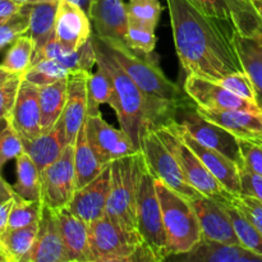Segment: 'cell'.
Returning a JSON list of instances; mask_svg holds the SVG:
<instances>
[{
  "instance_id": "46",
  "label": "cell",
  "mask_w": 262,
  "mask_h": 262,
  "mask_svg": "<svg viewBox=\"0 0 262 262\" xmlns=\"http://www.w3.org/2000/svg\"><path fill=\"white\" fill-rule=\"evenodd\" d=\"M238 142L245 161V168L262 177V143L246 140H238Z\"/></svg>"
},
{
  "instance_id": "13",
  "label": "cell",
  "mask_w": 262,
  "mask_h": 262,
  "mask_svg": "<svg viewBox=\"0 0 262 262\" xmlns=\"http://www.w3.org/2000/svg\"><path fill=\"white\" fill-rule=\"evenodd\" d=\"M183 89L196 106L211 110H243L262 113L255 101L245 99L223 87L217 82L202 77L187 74Z\"/></svg>"
},
{
  "instance_id": "3",
  "label": "cell",
  "mask_w": 262,
  "mask_h": 262,
  "mask_svg": "<svg viewBox=\"0 0 262 262\" xmlns=\"http://www.w3.org/2000/svg\"><path fill=\"white\" fill-rule=\"evenodd\" d=\"M136 215L142 245L137 250L135 261H165L169 257L168 238L160 200L155 187V177L141 150L136 154Z\"/></svg>"
},
{
  "instance_id": "31",
  "label": "cell",
  "mask_w": 262,
  "mask_h": 262,
  "mask_svg": "<svg viewBox=\"0 0 262 262\" xmlns=\"http://www.w3.org/2000/svg\"><path fill=\"white\" fill-rule=\"evenodd\" d=\"M17 182L13 186L15 193L30 201H41V174L35 161L27 152L17 159Z\"/></svg>"
},
{
  "instance_id": "20",
  "label": "cell",
  "mask_w": 262,
  "mask_h": 262,
  "mask_svg": "<svg viewBox=\"0 0 262 262\" xmlns=\"http://www.w3.org/2000/svg\"><path fill=\"white\" fill-rule=\"evenodd\" d=\"M191 202L199 217L202 237L217 242L239 245L229 215L225 211L222 202L215 201L204 194L191 200Z\"/></svg>"
},
{
  "instance_id": "15",
  "label": "cell",
  "mask_w": 262,
  "mask_h": 262,
  "mask_svg": "<svg viewBox=\"0 0 262 262\" xmlns=\"http://www.w3.org/2000/svg\"><path fill=\"white\" fill-rule=\"evenodd\" d=\"M110 186H112V169L109 164L94 181L82 188L76 189L73 199L68 205V209L81 217L84 223L91 225L92 223L97 222L106 215Z\"/></svg>"
},
{
  "instance_id": "2",
  "label": "cell",
  "mask_w": 262,
  "mask_h": 262,
  "mask_svg": "<svg viewBox=\"0 0 262 262\" xmlns=\"http://www.w3.org/2000/svg\"><path fill=\"white\" fill-rule=\"evenodd\" d=\"M106 45L142 91L147 105L148 127L168 124L184 107L196 106L184 89L165 76L155 53H140L120 42H106Z\"/></svg>"
},
{
  "instance_id": "25",
  "label": "cell",
  "mask_w": 262,
  "mask_h": 262,
  "mask_svg": "<svg viewBox=\"0 0 262 262\" xmlns=\"http://www.w3.org/2000/svg\"><path fill=\"white\" fill-rule=\"evenodd\" d=\"M23 146L26 152L35 161L40 174L42 173L46 166L58 160L68 146L63 118L60 117L53 128L41 132L35 140L23 141Z\"/></svg>"
},
{
  "instance_id": "48",
  "label": "cell",
  "mask_w": 262,
  "mask_h": 262,
  "mask_svg": "<svg viewBox=\"0 0 262 262\" xmlns=\"http://www.w3.org/2000/svg\"><path fill=\"white\" fill-rule=\"evenodd\" d=\"M239 176L242 194L252 196L262 202V177L246 168L239 169Z\"/></svg>"
},
{
  "instance_id": "6",
  "label": "cell",
  "mask_w": 262,
  "mask_h": 262,
  "mask_svg": "<svg viewBox=\"0 0 262 262\" xmlns=\"http://www.w3.org/2000/svg\"><path fill=\"white\" fill-rule=\"evenodd\" d=\"M136 154L117 159L110 164L112 186L106 216L124 233L129 242L140 248L142 242L138 234L136 215Z\"/></svg>"
},
{
  "instance_id": "51",
  "label": "cell",
  "mask_w": 262,
  "mask_h": 262,
  "mask_svg": "<svg viewBox=\"0 0 262 262\" xmlns=\"http://www.w3.org/2000/svg\"><path fill=\"white\" fill-rule=\"evenodd\" d=\"M17 74L18 73H13V72L8 71L4 67L0 66V86H2L3 83H5L7 81H9V79L13 78L14 76H17Z\"/></svg>"
},
{
  "instance_id": "17",
  "label": "cell",
  "mask_w": 262,
  "mask_h": 262,
  "mask_svg": "<svg viewBox=\"0 0 262 262\" xmlns=\"http://www.w3.org/2000/svg\"><path fill=\"white\" fill-rule=\"evenodd\" d=\"M89 17L97 37L106 42L125 43L129 18L124 0H92Z\"/></svg>"
},
{
  "instance_id": "35",
  "label": "cell",
  "mask_w": 262,
  "mask_h": 262,
  "mask_svg": "<svg viewBox=\"0 0 262 262\" xmlns=\"http://www.w3.org/2000/svg\"><path fill=\"white\" fill-rule=\"evenodd\" d=\"M33 51H35V43L31 36L27 33L20 35L10 43V48L8 49L0 66L13 73L25 74L32 66Z\"/></svg>"
},
{
  "instance_id": "37",
  "label": "cell",
  "mask_w": 262,
  "mask_h": 262,
  "mask_svg": "<svg viewBox=\"0 0 262 262\" xmlns=\"http://www.w3.org/2000/svg\"><path fill=\"white\" fill-rule=\"evenodd\" d=\"M69 71L55 59H41L37 63L32 64L28 71L23 74V78L30 81L36 86H46L53 82L59 81L69 76Z\"/></svg>"
},
{
  "instance_id": "29",
  "label": "cell",
  "mask_w": 262,
  "mask_h": 262,
  "mask_svg": "<svg viewBox=\"0 0 262 262\" xmlns=\"http://www.w3.org/2000/svg\"><path fill=\"white\" fill-rule=\"evenodd\" d=\"M68 95V77L40 87L41 128L49 130L60 119Z\"/></svg>"
},
{
  "instance_id": "1",
  "label": "cell",
  "mask_w": 262,
  "mask_h": 262,
  "mask_svg": "<svg viewBox=\"0 0 262 262\" xmlns=\"http://www.w3.org/2000/svg\"><path fill=\"white\" fill-rule=\"evenodd\" d=\"M177 55L187 74L217 82L245 72L234 42L235 27L189 0H166Z\"/></svg>"
},
{
  "instance_id": "43",
  "label": "cell",
  "mask_w": 262,
  "mask_h": 262,
  "mask_svg": "<svg viewBox=\"0 0 262 262\" xmlns=\"http://www.w3.org/2000/svg\"><path fill=\"white\" fill-rule=\"evenodd\" d=\"M217 83L222 84L223 87L228 89L229 91L245 97V99H248L251 100V101L256 102L255 90H253L252 82H251L250 77L247 76L246 72H237V73L228 74L224 78L217 81ZM256 104H257V102H256Z\"/></svg>"
},
{
  "instance_id": "10",
  "label": "cell",
  "mask_w": 262,
  "mask_h": 262,
  "mask_svg": "<svg viewBox=\"0 0 262 262\" xmlns=\"http://www.w3.org/2000/svg\"><path fill=\"white\" fill-rule=\"evenodd\" d=\"M182 113V127L206 147L219 151L220 154L234 161L238 168H245L239 142L234 135L225 128L205 119L197 113L196 106L184 107Z\"/></svg>"
},
{
  "instance_id": "26",
  "label": "cell",
  "mask_w": 262,
  "mask_h": 262,
  "mask_svg": "<svg viewBox=\"0 0 262 262\" xmlns=\"http://www.w3.org/2000/svg\"><path fill=\"white\" fill-rule=\"evenodd\" d=\"M55 59L60 61L69 71V73H78V72H92V68L97 64L96 51H95L92 36L83 46L76 51L64 50L63 46L59 43L56 38L49 41L37 56L32 60V64L37 63L41 59Z\"/></svg>"
},
{
  "instance_id": "14",
  "label": "cell",
  "mask_w": 262,
  "mask_h": 262,
  "mask_svg": "<svg viewBox=\"0 0 262 262\" xmlns=\"http://www.w3.org/2000/svg\"><path fill=\"white\" fill-rule=\"evenodd\" d=\"M89 14L71 0H59L55 18V38L64 50L76 51L92 36Z\"/></svg>"
},
{
  "instance_id": "5",
  "label": "cell",
  "mask_w": 262,
  "mask_h": 262,
  "mask_svg": "<svg viewBox=\"0 0 262 262\" xmlns=\"http://www.w3.org/2000/svg\"><path fill=\"white\" fill-rule=\"evenodd\" d=\"M155 187L163 211L169 257L183 255L191 251L202 237L193 205L191 200L173 191L156 178Z\"/></svg>"
},
{
  "instance_id": "7",
  "label": "cell",
  "mask_w": 262,
  "mask_h": 262,
  "mask_svg": "<svg viewBox=\"0 0 262 262\" xmlns=\"http://www.w3.org/2000/svg\"><path fill=\"white\" fill-rule=\"evenodd\" d=\"M164 145L171 151L174 158L178 161L187 182L193 186L197 191L204 196L210 197L222 204L232 202L234 194L230 193L214 176L205 166L201 159L187 146V143L182 140L178 130L174 128L171 122L168 124L159 125L154 128Z\"/></svg>"
},
{
  "instance_id": "36",
  "label": "cell",
  "mask_w": 262,
  "mask_h": 262,
  "mask_svg": "<svg viewBox=\"0 0 262 262\" xmlns=\"http://www.w3.org/2000/svg\"><path fill=\"white\" fill-rule=\"evenodd\" d=\"M197 8L211 17L228 20L234 26L235 20L251 7V0H189Z\"/></svg>"
},
{
  "instance_id": "19",
  "label": "cell",
  "mask_w": 262,
  "mask_h": 262,
  "mask_svg": "<svg viewBox=\"0 0 262 262\" xmlns=\"http://www.w3.org/2000/svg\"><path fill=\"white\" fill-rule=\"evenodd\" d=\"M8 122L13 125L22 141H32L41 135L40 87L23 78L18 90L14 107Z\"/></svg>"
},
{
  "instance_id": "47",
  "label": "cell",
  "mask_w": 262,
  "mask_h": 262,
  "mask_svg": "<svg viewBox=\"0 0 262 262\" xmlns=\"http://www.w3.org/2000/svg\"><path fill=\"white\" fill-rule=\"evenodd\" d=\"M15 201V192L13 186L0 177V237L7 230L8 219Z\"/></svg>"
},
{
  "instance_id": "12",
  "label": "cell",
  "mask_w": 262,
  "mask_h": 262,
  "mask_svg": "<svg viewBox=\"0 0 262 262\" xmlns=\"http://www.w3.org/2000/svg\"><path fill=\"white\" fill-rule=\"evenodd\" d=\"M84 127L90 145L104 165L138 152L127 133L122 128L117 129L110 125L101 113L87 115Z\"/></svg>"
},
{
  "instance_id": "16",
  "label": "cell",
  "mask_w": 262,
  "mask_h": 262,
  "mask_svg": "<svg viewBox=\"0 0 262 262\" xmlns=\"http://www.w3.org/2000/svg\"><path fill=\"white\" fill-rule=\"evenodd\" d=\"M171 124L174 125L178 133L181 135L182 140L187 143L189 148L201 159L202 163L205 164L210 173L234 196H241L242 194V188H241V176L239 168L237 164L225 155L220 154L219 151L212 150V148L206 147L199 141L194 140L179 122L176 119L171 120Z\"/></svg>"
},
{
  "instance_id": "50",
  "label": "cell",
  "mask_w": 262,
  "mask_h": 262,
  "mask_svg": "<svg viewBox=\"0 0 262 262\" xmlns=\"http://www.w3.org/2000/svg\"><path fill=\"white\" fill-rule=\"evenodd\" d=\"M23 5L14 0H0V19L12 17L17 12H19Z\"/></svg>"
},
{
  "instance_id": "54",
  "label": "cell",
  "mask_w": 262,
  "mask_h": 262,
  "mask_svg": "<svg viewBox=\"0 0 262 262\" xmlns=\"http://www.w3.org/2000/svg\"><path fill=\"white\" fill-rule=\"evenodd\" d=\"M252 2V4L255 5L256 10H257L258 15H260L261 20H262V0H251Z\"/></svg>"
},
{
  "instance_id": "21",
  "label": "cell",
  "mask_w": 262,
  "mask_h": 262,
  "mask_svg": "<svg viewBox=\"0 0 262 262\" xmlns=\"http://www.w3.org/2000/svg\"><path fill=\"white\" fill-rule=\"evenodd\" d=\"M168 260L184 262H262V256L241 245L217 242L201 237L188 252L173 256Z\"/></svg>"
},
{
  "instance_id": "8",
  "label": "cell",
  "mask_w": 262,
  "mask_h": 262,
  "mask_svg": "<svg viewBox=\"0 0 262 262\" xmlns=\"http://www.w3.org/2000/svg\"><path fill=\"white\" fill-rule=\"evenodd\" d=\"M142 151L147 166L156 179L165 183L169 188L178 192L188 200L201 196L193 186L187 182L178 161L171 151L164 145L152 127H147L141 140Z\"/></svg>"
},
{
  "instance_id": "27",
  "label": "cell",
  "mask_w": 262,
  "mask_h": 262,
  "mask_svg": "<svg viewBox=\"0 0 262 262\" xmlns=\"http://www.w3.org/2000/svg\"><path fill=\"white\" fill-rule=\"evenodd\" d=\"M58 2H42L30 5V28L27 33L35 43L33 59L40 54L43 46L55 38V18Z\"/></svg>"
},
{
  "instance_id": "38",
  "label": "cell",
  "mask_w": 262,
  "mask_h": 262,
  "mask_svg": "<svg viewBox=\"0 0 262 262\" xmlns=\"http://www.w3.org/2000/svg\"><path fill=\"white\" fill-rule=\"evenodd\" d=\"M125 7L129 22L142 25L150 30H156L163 12V7L159 0H127Z\"/></svg>"
},
{
  "instance_id": "23",
  "label": "cell",
  "mask_w": 262,
  "mask_h": 262,
  "mask_svg": "<svg viewBox=\"0 0 262 262\" xmlns=\"http://www.w3.org/2000/svg\"><path fill=\"white\" fill-rule=\"evenodd\" d=\"M90 72H78L68 76V95L61 118L64 120L68 145H74L79 129L87 118V79Z\"/></svg>"
},
{
  "instance_id": "56",
  "label": "cell",
  "mask_w": 262,
  "mask_h": 262,
  "mask_svg": "<svg viewBox=\"0 0 262 262\" xmlns=\"http://www.w3.org/2000/svg\"><path fill=\"white\" fill-rule=\"evenodd\" d=\"M0 20H3V19H0Z\"/></svg>"
},
{
  "instance_id": "44",
  "label": "cell",
  "mask_w": 262,
  "mask_h": 262,
  "mask_svg": "<svg viewBox=\"0 0 262 262\" xmlns=\"http://www.w3.org/2000/svg\"><path fill=\"white\" fill-rule=\"evenodd\" d=\"M23 74H17L0 86V122L7 120L14 107Z\"/></svg>"
},
{
  "instance_id": "45",
  "label": "cell",
  "mask_w": 262,
  "mask_h": 262,
  "mask_svg": "<svg viewBox=\"0 0 262 262\" xmlns=\"http://www.w3.org/2000/svg\"><path fill=\"white\" fill-rule=\"evenodd\" d=\"M232 204L262 233V202L252 196H235Z\"/></svg>"
},
{
  "instance_id": "30",
  "label": "cell",
  "mask_w": 262,
  "mask_h": 262,
  "mask_svg": "<svg viewBox=\"0 0 262 262\" xmlns=\"http://www.w3.org/2000/svg\"><path fill=\"white\" fill-rule=\"evenodd\" d=\"M234 42L245 72L252 82L256 102L262 110V49L253 38L235 30Z\"/></svg>"
},
{
  "instance_id": "11",
  "label": "cell",
  "mask_w": 262,
  "mask_h": 262,
  "mask_svg": "<svg viewBox=\"0 0 262 262\" xmlns=\"http://www.w3.org/2000/svg\"><path fill=\"white\" fill-rule=\"evenodd\" d=\"M92 262H133L138 247L105 215L89 225Z\"/></svg>"
},
{
  "instance_id": "32",
  "label": "cell",
  "mask_w": 262,
  "mask_h": 262,
  "mask_svg": "<svg viewBox=\"0 0 262 262\" xmlns=\"http://www.w3.org/2000/svg\"><path fill=\"white\" fill-rule=\"evenodd\" d=\"M38 223L17 229H7L0 237L9 262H22L32 250L37 235Z\"/></svg>"
},
{
  "instance_id": "33",
  "label": "cell",
  "mask_w": 262,
  "mask_h": 262,
  "mask_svg": "<svg viewBox=\"0 0 262 262\" xmlns=\"http://www.w3.org/2000/svg\"><path fill=\"white\" fill-rule=\"evenodd\" d=\"M96 72H90L89 79H87V115L99 114L100 105H110L113 100V89L112 79L104 68L96 64Z\"/></svg>"
},
{
  "instance_id": "42",
  "label": "cell",
  "mask_w": 262,
  "mask_h": 262,
  "mask_svg": "<svg viewBox=\"0 0 262 262\" xmlns=\"http://www.w3.org/2000/svg\"><path fill=\"white\" fill-rule=\"evenodd\" d=\"M22 152H25L22 138L13 125L5 120V127L0 129V168L9 160L17 159Z\"/></svg>"
},
{
  "instance_id": "9",
  "label": "cell",
  "mask_w": 262,
  "mask_h": 262,
  "mask_svg": "<svg viewBox=\"0 0 262 262\" xmlns=\"http://www.w3.org/2000/svg\"><path fill=\"white\" fill-rule=\"evenodd\" d=\"M76 189L74 145H68L58 160L41 173V201L53 210L68 207Z\"/></svg>"
},
{
  "instance_id": "22",
  "label": "cell",
  "mask_w": 262,
  "mask_h": 262,
  "mask_svg": "<svg viewBox=\"0 0 262 262\" xmlns=\"http://www.w3.org/2000/svg\"><path fill=\"white\" fill-rule=\"evenodd\" d=\"M196 110L205 119L229 130L238 140L262 143V113L243 110H211L200 106H196Z\"/></svg>"
},
{
  "instance_id": "4",
  "label": "cell",
  "mask_w": 262,
  "mask_h": 262,
  "mask_svg": "<svg viewBox=\"0 0 262 262\" xmlns=\"http://www.w3.org/2000/svg\"><path fill=\"white\" fill-rule=\"evenodd\" d=\"M92 41L96 51L97 64L109 74L114 89L110 106L117 114L119 127L127 133L133 145L140 151L143 132L148 127L145 96L135 81L118 63L106 42L95 33H92Z\"/></svg>"
},
{
  "instance_id": "28",
  "label": "cell",
  "mask_w": 262,
  "mask_h": 262,
  "mask_svg": "<svg viewBox=\"0 0 262 262\" xmlns=\"http://www.w3.org/2000/svg\"><path fill=\"white\" fill-rule=\"evenodd\" d=\"M109 165V164H107ZM104 164L99 160L94 148L87 138L86 127H82L74 142V168H76L77 189L82 188L94 181L105 169Z\"/></svg>"
},
{
  "instance_id": "18",
  "label": "cell",
  "mask_w": 262,
  "mask_h": 262,
  "mask_svg": "<svg viewBox=\"0 0 262 262\" xmlns=\"http://www.w3.org/2000/svg\"><path fill=\"white\" fill-rule=\"evenodd\" d=\"M22 262H71L55 210L42 206L35 245Z\"/></svg>"
},
{
  "instance_id": "34",
  "label": "cell",
  "mask_w": 262,
  "mask_h": 262,
  "mask_svg": "<svg viewBox=\"0 0 262 262\" xmlns=\"http://www.w3.org/2000/svg\"><path fill=\"white\" fill-rule=\"evenodd\" d=\"M232 222L239 245L262 256V233L232 202L223 204Z\"/></svg>"
},
{
  "instance_id": "24",
  "label": "cell",
  "mask_w": 262,
  "mask_h": 262,
  "mask_svg": "<svg viewBox=\"0 0 262 262\" xmlns=\"http://www.w3.org/2000/svg\"><path fill=\"white\" fill-rule=\"evenodd\" d=\"M55 214L71 262H92L89 224L68 207L55 210Z\"/></svg>"
},
{
  "instance_id": "52",
  "label": "cell",
  "mask_w": 262,
  "mask_h": 262,
  "mask_svg": "<svg viewBox=\"0 0 262 262\" xmlns=\"http://www.w3.org/2000/svg\"><path fill=\"white\" fill-rule=\"evenodd\" d=\"M71 2H73V3H76V4H78L79 7H81L82 9L86 10L87 14H89V9H90V5H91L92 0H71Z\"/></svg>"
},
{
  "instance_id": "39",
  "label": "cell",
  "mask_w": 262,
  "mask_h": 262,
  "mask_svg": "<svg viewBox=\"0 0 262 262\" xmlns=\"http://www.w3.org/2000/svg\"><path fill=\"white\" fill-rule=\"evenodd\" d=\"M42 206V201H30L15 193V201L9 214L7 229H17L38 223Z\"/></svg>"
},
{
  "instance_id": "49",
  "label": "cell",
  "mask_w": 262,
  "mask_h": 262,
  "mask_svg": "<svg viewBox=\"0 0 262 262\" xmlns=\"http://www.w3.org/2000/svg\"><path fill=\"white\" fill-rule=\"evenodd\" d=\"M237 31L242 35L253 38L262 49V20L256 8L243 19L242 25L237 28Z\"/></svg>"
},
{
  "instance_id": "41",
  "label": "cell",
  "mask_w": 262,
  "mask_h": 262,
  "mask_svg": "<svg viewBox=\"0 0 262 262\" xmlns=\"http://www.w3.org/2000/svg\"><path fill=\"white\" fill-rule=\"evenodd\" d=\"M125 45L143 54L155 53L156 35L155 31L138 23L129 22L125 37Z\"/></svg>"
},
{
  "instance_id": "40",
  "label": "cell",
  "mask_w": 262,
  "mask_h": 262,
  "mask_svg": "<svg viewBox=\"0 0 262 262\" xmlns=\"http://www.w3.org/2000/svg\"><path fill=\"white\" fill-rule=\"evenodd\" d=\"M30 28V5L25 4L12 17L0 20V50L7 48Z\"/></svg>"
},
{
  "instance_id": "53",
  "label": "cell",
  "mask_w": 262,
  "mask_h": 262,
  "mask_svg": "<svg viewBox=\"0 0 262 262\" xmlns=\"http://www.w3.org/2000/svg\"><path fill=\"white\" fill-rule=\"evenodd\" d=\"M14 2L25 5V4H36V3H42V2H55V0H14Z\"/></svg>"
},
{
  "instance_id": "55",
  "label": "cell",
  "mask_w": 262,
  "mask_h": 262,
  "mask_svg": "<svg viewBox=\"0 0 262 262\" xmlns=\"http://www.w3.org/2000/svg\"><path fill=\"white\" fill-rule=\"evenodd\" d=\"M0 170H2V168H0ZM0 177H2V176H0Z\"/></svg>"
}]
</instances>
